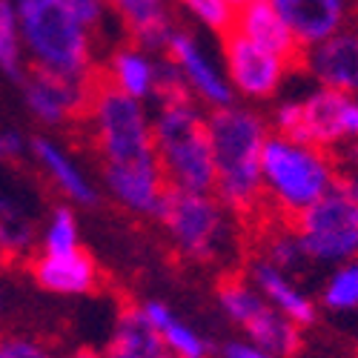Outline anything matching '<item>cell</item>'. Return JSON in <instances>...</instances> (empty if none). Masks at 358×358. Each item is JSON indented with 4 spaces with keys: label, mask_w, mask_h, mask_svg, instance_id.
Wrapping results in <instances>:
<instances>
[{
    "label": "cell",
    "mask_w": 358,
    "mask_h": 358,
    "mask_svg": "<svg viewBox=\"0 0 358 358\" xmlns=\"http://www.w3.org/2000/svg\"><path fill=\"white\" fill-rule=\"evenodd\" d=\"M80 124L101 164L106 195L129 215L152 218L166 181L155 158L149 103L117 92L98 78L89 89Z\"/></svg>",
    "instance_id": "6da1fadb"
},
{
    "label": "cell",
    "mask_w": 358,
    "mask_h": 358,
    "mask_svg": "<svg viewBox=\"0 0 358 358\" xmlns=\"http://www.w3.org/2000/svg\"><path fill=\"white\" fill-rule=\"evenodd\" d=\"M215 164L213 195L232 215H252L261 201V152L270 138V117L250 103H227L206 112Z\"/></svg>",
    "instance_id": "7a4b0ae2"
},
{
    "label": "cell",
    "mask_w": 358,
    "mask_h": 358,
    "mask_svg": "<svg viewBox=\"0 0 358 358\" xmlns=\"http://www.w3.org/2000/svg\"><path fill=\"white\" fill-rule=\"evenodd\" d=\"M29 69L61 75L78 83L98 80L95 29L69 0H12Z\"/></svg>",
    "instance_id": "3957f363"
},
{
    "label": "cell",
    "mask_w": 358,
    "mask_h": 358,
    "mask_svg": "<svg viewBox=\"0 0 358 358\" xmlns=\"http://www.w3.org/2000/svg\"><path fill=\"white\" fill-rule=\"evenodd\" d=\"M152 143L166 187L213 192L215 164L210 146L206 109L187 92H172L155 101Z\"/></svg>",
    "instance_id": "277c9868"
},
{
    "label": "cell",
    "mask_w": 358,
    "mask_h": 358,
    "mask_svg": "<svg viewBox=\"0 0 358 358\" xmlns=\"http://www.w3.org/2000/svg\"><path fill=\"white\" fill-rule=\"evenodd\" d=\"M338 178L330 149L270 132L261 152L264 201L284 218H298Z\"/></svg>",
    "instance_id": "5b68a950"
},
{
    "label": "cell",
    "mask_w": 358,
    "mask_h": 358,
    "mask_svg": "<svg viewBox=\"0 0 358 358\" xmlns=\"http://www.w3.org/2000/svg\"><path fill=\"white\" fill-rule=\"evenodd\" d=\"M152 218L169 235L172 250L187 261H215L232 244L229 210L213 192L166 187Z\"/></svg>",
    "instance_id": "8992f818"
},
{
    "label": "cell",
    "mask_w": 358,
    "mask_h": 358,
    "mask_svg": "<svg viewBox=\"0 0 358 358\" xmlns=\"http://www.w3.org/2000/svg\"><path fill=\"white\" fill-rule=\"evenodd\" d=\"M292 221L307 261L336 266L358 258V175L338 172L333 187Z\"/></svg>",
    "instance_id": "52a82bcc"
},
{
    "label": "cell",
    "mask_w": 358,
    "mask_h": 358,
    "mask_svg": "<svg viewBox=\"0 0 358 358\" xmlns=\"http://www.w3.org/2000/svg\"><path fill=\"white\" fill-rule=\"evenodd\" d=\"M270 127L278 135L321 149L350 146L358 141V95L315 83L301 95L278 101L270 115Z\"/></svg>",
    "instance_id": "ba28073f"
},
{
    "label": "cell",
    "mask_w": 358,
    "mask_h": 358,
    "mask_svg": "<svg viewBox=\"0 0 358 358\" xmlns=\"http://www.w3.org/2000/svg\"><path fill=\"white\" fill-rule=\"evenodd\" d=\"M218 307L235 327H241L250 341L281 358L298 355V350L304 344L301 327L281 315L250 284L247 275H227L218 281Z\"/></svg>",
    "instance_id": "9c48e42d"
},
{
    "label": "cell",
    "mask_w": 358,
    "mask_h": 358,
    "mask_svg": "<svg viewBox=\"0 0 358 358\" xmlns=\"http://www.w3.org/2000/svg\"><path fill=\"white\" fill-rule=\"evenodd\" d=\"M161 55L172 78L206 112L235 101L229 80L224 75V66H221V55L203 41L198 29L175 26L161 46Z\"/></svg>",
    "instance_id": "30bf717a"
},
{
    "label": "cell",
    "mask_w": 358,
    "mask_h": 358,
    "mask_svg": "<svg viewBox=\"0 0 358 358\" xmlns=\"http://www.w3.org/2000/svg\"><path fill=\"white\" fill-rule=\"evenodd\" d=\"M218 41H221V49H218L221 66H224V75L229 80L235 101L264 103L284 89V83L295 66L292 61L247 41L244 35L232 32V29L227 35H221Z\"/></svg>",
    "instance_id": "8fae6325"
},
{
    "label": "cell",
    "mask_w": 358,
    "mask_h": 358,
    "mask_svg": "<svg viewBox=\"0 0 358 358\" xmlns=\"http://www.w3.org/2000/svg\"><path fill=\"white\" fill-rule=\"evenodd\" d=\"M98 78L141 103H155L164 95L184 92L181 83L172 78L164 55L129 38L109 49L103 66L98 69Z\"/></svg>",
    "instance_id": "7c38bea8"
},
{
    "label": "cell",
    "mask_w": 358,
    "mask_h": 358,
    "mask_svg": "<svg viewBox=\"0 0 358 358\" xmlns=\"http://www.w3.org/2000/svg\"><path fill=\"white\" fill-rule=\"evenodd\" d=\"M20 83V98L26 112L46 129H64L80 121L92 83H78L41 69H26Z\"/></svg>",
    "instance_id": "4fadbf2b"
},
{
    "label": "cell",
    "mask_w": 358,
    "mask_h": 358,
    "mask_svg": "<svg viewBox=\"0 0 358 358\" xmlns=\"http://www.w3.org/2000/svg\"><path fill=\"white\" fill-rule=\"evenodd\" d=\"M313 83L358 95V20H350L330 38L307 46L298 57Z\"/></svg>",
    "instance_id": "5bb4252c"
},
{
    "label": "cell",
    "mask_w": 358,
    "mask_h": 358,
    "mask_svg": "<svg viewBox=\"0 0 358 358\" xmlns=\"http://www.w3.org/2000/svg\"><path fill=\"white\" fill-rule=\"evenodd\" d=\"M29 155L38 164L46 181L61 192L69 203L78 206H95L101 201V189L92 181V175L86 172V166L69 152V146L61 143L57 138L38 135L29 141Z\"/></svg>",
    "instance_id": "9a60e30c"
},
{
    "label": "cell",
    "mask_w": 358,
    "mask_h": 358,
    "mask_svg": "<svg viewBox=\"0 0 358 358\" xmlns=\"http://www.w3.org/2000/svg\"><path fill=\"white\" fill-rule=\"evenodd\" d=\"M32 278L41 289L64 298L92 295L101 284V270L95 258L83 252V247L69 252H41L32 261Z\"/></svg>",
    "instance_id": "2e32d148"
},
{
    "label": "cell",
    "mask_w": 358,
    "mask_h": 358,
    "mask_svg": "<svg viewBox=\"0 0 358 358\" xmlns=\"http://www.w3.org/2000/svg\"><path fill=\"white\" fill-rule=\"evenodd\" d=\"M301 46H315L352 20V0H273Z\"/></svg>",
    "instance_id": "e0dca14e"
},
{
    "label": "cell",
    "mask_w": 358,
    "mask_h": 358,
    "mask_svg": "<svg viewBox=\"0 0 358 358\" xmlns=\"http://www.w3.org/2000/svg\"><path fill=\"white\" fill-rule=\"evenodd\" d=\"M247 278L250 284L270 301L281 315H287L289 321H295L298 327H310L315 324L318 318V304L307 295V289H301L292 275L281 266H275L273 261H266L264 255L261 258H252L250 266H247Z\"/></svg>",
    "instance_id": "ac0fdd59"
},
{
    "label": "cell",
    "mask_w": 358,
    "mask_h": 358,
    "mask_svg": "<svg viewBox=\"0 0 358 358\" xmlns=\"http://www.w3.org/2000/svg\"><path fill=\"white\" fill-rule=\"evenodd\" d=\"M232 32L244 35L247 41L287 57V61H292L298 66L301 46H298V41L292 35V29L287 26V20L273 6V0H250V3L238 6L235 9V20H232Z\"/></svg>",
    "instance_id": "d6986e66"
},
{
    "label": "cell",
    "mask_w": 358,
    "mask_h": 358,
    "mask_svg": "<svg viewBox=\"0 0 358 358\" xmlns=\"http://www.w3.org/2000/svg\"><path fill=\"white\" fill-rule=\"evenodd\" d=\"M103 3L109 9V17L121 23L129 41H138L158 52L178 26L169 0H103Z\"/></svg>",
    "instance_id": "ffe728a7"
},
{
    "label": "cell",
    "mask_w": 358,
    "mask_h": 358,
    "mask_svg": "<svg viewBox=\"0 0 358 358\" xmlns=\"http://www.w3.org/2000/svg\"><path fill=\"white\" fill-rule=\"evenodd\" d=\"M103 355L106 358H172L158 330L146 321L141 304H129L117 313Z\"/></svg>",
    "instance_id": "44dd1931"
},
{
    "label": "cell",
    "mask_w": 358,
    "mask_h": 358,
    "mask_svg": "<svg viewBox=\"0 0 358 358\" xmlns=\"http://www.w3.org/2000/svg\"><path fill=\"white\" fill-rule=\"evenodd\" d=\"M146 321L155 327L158 336L164 338L166 350L172 358H210L213 347L206 341V336H201L195 327H189L187 321H181L169 304L164 301H143L141 304Z\"/></svg>",
    "instance_id": "7402d4cb"
},
{
    "label": "cell",
    "mask_w": 358,
    "mask_h": 358,
    "mask_svg": "<svg viewBox=\"0 0 358 358\" xmlns=\"http://www.w3.org/2000/svg\"><path fill=\"white\" fill-rule=\"evenodd\" d=\"M38 241V227L29 210L12 195H0V258L23 261Z\"/></svg>",
    "instance_id": "603a6c76"
},
{
    "label": "cell",
    "mask_w": 358,
    "mask_h": 358,
    "mask_svg": "<svg viewBox=\"0 0 358 358\" xmlns=\"http://www.w3.org/2000/svg\"><path fill=\"white\" fill-rule=\"evenodd\" d=\"M169 3L175 17H181L187 26L210 38L227 35L235 20V9L229 6V0H169Z\"/></svg>",
    "instance_id": "cb8c5ba5"
},
{
    "label": "cell",
    "mask_w": 358,
    "mask_h": 358,
    "mask_svg": "<svg viewBox=\"0 0 358 358\" xmlns=\"http://www.w3.org/2000/svg\"><path fill=\"white\" fill-rule=\"evenodd\" d=\"M321 307L336 315L358 310V258L336 264V270L327 275L321 287Z\"/></svg>",
    "instance_id": "d4e9b609"
},
{
    "label": "cell",
    "mask_w": 358,
    "mask_h": 358,
    "mask_svg": "<svg viewBox=\"0 0 358 358\" xmlns=\"http://www.w3.org/2000/svg\"><path fill=\"white\" fill-rule=\"evenodd\" d=\"M29 69L23 38H20V23L15 15L12 0H0V75L9 80H20Z\"/></svg>",
    "instance_id": "484cf974"
},
{
    "label": "cell",
    "mask_w": 358,
    "mask_h": 358,
    "mask_svg": "<svg viewBox=\"0 0 358 358\" xmlns=\"http://www.w3.org/2000/svg\"><path fill=\"white\" fill-rule=\"evenodd\" d=\"M80 247V224L78 213L69 203L55 206L41 229V250L43 252H69Z\"/></svg>",
    "instance_id": "4316f807"
},
{
    "label": "cell",
    "mask_w": 358,
    "mask_h": 358,
    "mask_svg": "<svg viewBox=\"0 0 358 358\" xmlns=\"http://www.w3.org/2000/svg\"><path fill=\"white\" fill-rule=\"evenodd\" d=\"M264 258H266V261H273L275 266H281V270H287V273L298 270V266L307 261V255H304L301 244H298L295 232H275L270 241H266Z\"/></svg>",
    "instance_id": "83f0119b"
},
{
    "label": "cell",
    "mask_w": 358,
    "mask_h": 358,
    "mask_svg": "<svg viewBox=\"0 0 358 358\" xmlns=\"http://www.w3.org/2000/svg\"><path fill=\"white\" fill-rule=\"evenodd\" d=\"M0 358H57V355L38 338L0 336Z\"/></svg>",
    "instance_id": "f1b7e54d"
},
{
    "label": "cell",
    "mask_w": 358,
    "mask_h": 358,
    "mask_svg": "<svg viewBox=\"0 0 358 358\" xmlns=\"http://www.w3.org/2000/svg\"><path fill=\"white\" fill-rule=\"evenodd\" d=\"M69 3L75 6V12L95 29V32H101V29L106 26V20H109V9H106V3L103 0H69Z\"/></svg>",
    "instance_id": "f546056e"
},
{
    "label": "cell",
    "mask_w": 358,
    "mask_h": 358,
    "mask_svg": "<svg viewBox=\"0 0 358 358\" xmlns=\"http://www.w3.org/2000/svg\"><path fill=\"white\" fill-rule=\"evenodd\" d=\"M221 358H281V355H275V352H270V350L258 347L255 341L244 338V341H229V344H224Z\"/></svg>",
    "instance_id": "4dcf8cb0"
},
{
    "label": "cell",
    "mask_w": 358,
    "mask_h": 358,
    "mask_svg": "<svg viewBox=\"0 0 358 358\" xmlns=\"http://www.w3.org/2000/svg\"><path fill=\"white\" fill-rule=\"evenodd\" d=\"M347 166H350V172L358 175V141L347 146Z\"/></svg>",
    "instance_id": "1f68e13d"
},
{
    "label": "cell",
    "mask_w": 358,
    "mask_h": 358,
    "mask_svg": "<svg viewBox=\"0 0 358 358\" xmlns=\"http://www.w3.org/2000/svg\"><path fill=\"white\" fill-rule=\"evenodd\" d=\"M69 358H106L101 350H92V347H80V350H75Z\"/></svg>",
    "instance_id": "d6a6232c"
},
{
    "label": "cell",
    "mask_w": 358,
    "mask_h": 358,
    "mask_svg": "<svg viewBox=\"0 0 358 358\" xmlns=\"http://www.w3.org/2000/svg\"><path fill=\"white\" fill-rule=\"evenodd\" d=\"M6 155H9V152H6V138H3V135H0V161H3Z\"/></svg>",
    "instance_id": "836d02e7"
},
{
    "label": "cell",
    "mask_w": 358,
    "mask_h": 358,
    "mask_svg": "<svg viewBox=\"0 0 358 358\" xmlns=\"http://www.w3.org/2000/svg\"><path fill=\"white\" fill-rule=\"evenodd\" d=\"M244 3H250V0H229V6H232V9H238V6H244Z\"/></svg>",
    "instance_id": "e575fe53"
},
{
    "label": "cell",
    "mask_w": 358,
    "mask_h": 358,
    "mask_svg": "<svg viewBox=\"0 0 358 358\" xmlns=\"http://www.w3.org/2000/svg\"><path fill=\"white\" fill-rule=\"evenodd\" d=\"M0 310H3V289H0Z\"/></svg>",
    "instance_id": "d590c367"
},
{
    "label": "cell",
    "mask_w": 358,
    "mask_h": 358,
    "mask_svg": "<svg viewBox=\"0 0 358 358\" xmlns=\"http://www.w3.org/2000/svg\"><path fill=\"white\" fill-rule=\"evenodd\" d=\"M355 358H358V355H355Z\"/></svg>",
    "instance_id": "8d00e7d4"
}]
</instances>
